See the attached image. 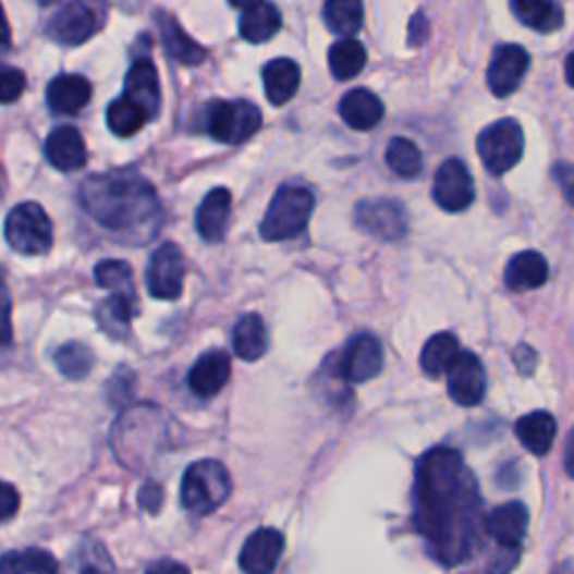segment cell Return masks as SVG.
I'll return each instance as SVG.
<instances>
[{
	"mask_svg": "<svg viewBox=\"0 0 574 574\" xmlns=\"http://www.w3.org/2000/svg\"><path fill=\"white\" fill-rule=\"evenodd\" d=\"M483 501L474 474L453 449H431L417 465L415 525L444 565L469 559L483 527Z\"/></svg>",
	"mask_w": 574,
	"mask_h": 574,
	"instance_id": "1",
	"label": "cell"
},
{
	"mask_svg": "<svg viewBox=\"0 0 574 574\" xmlns=\"http://www.w3.org/2000/svg\"><path fill=\"white\" fill-rule=\"evenodd\" d=\"M82 207L106 232L142 245L156 236L162 205L158 191L133 171L90 175L80 188Z\"/></svg>",
	"mask_w": 574,
	"mask_h": 574,
	"instance_id": "2",
	"label": "cell"
},
{
	"mask_svg": "<svg viewBox=\"0 0 574 574\" xmlns=\"http://www.w3.org/2000/svg\"><path fill=\"white\" fill-rule=\"evenodd\" d=\"M122 419L129 427L135 429V431H131L118 423H114V429H112V447H114V453L120 455V461L124 465H131V467L139 465L142 440H144V455L148 461V455L160 451V447L169 438V431L164 427V423H169V415H167V411H162L158 406L137 404V406L124 411Z\"/></svg>",
	"mask_w": 574,
	"mask_h": 574,
	"instance_id": "3",
	"label": "cell"
},
{
	"mask_svg": "<svg viewBox=\"0 0 574 574\" xmlns=\"http://www.w3.org/2000/svg\"><path fill=\"white\" fill-rule=\"evenodd\" d=\"M315 211V196L303 184H283L274 194L260 222V236L267 243H283L305 232Z\"/></svg>",
	"mask_w": 574,
	"mask_h": 574,
	"instance_id": "4",
	"label": "cell"
},
{
	"mask_svg": "<svg viewBox=\"0 0 574 574\" xmlns=\"http://www.w3.org/2000/svg\"><path fill=\"white\" fill-rule=\"evenodd\" d=\"M232 493V476L218 461H198L184 472L180 501L186 512L207 516L222 508Z\"/></svg>",
	"mask_w": 574,
	"mask_h": 574,
	"instance_id": "5",
	"label": "cell"
},
{
	"mask_svg": "<svg viewBox=\"0 0 574 574\" xmlns=\"http://www.w3.org/2000/svg\"><path fill=\"white\" fill-rule=\"evenodd\" d=\"M262 124L260 110L245 99L236 101H211L203 110L200 131L220 144L239 146L258 133Z\"/></svg>",
	"mask_w": 574,
	"mask_h": 574,
	"instance_id": "6",
	"label": "cell"
},
{
	"mask_svg": "<svg viewBox=\"0 0 574 574\" xmlns=\"http://www.w3.org/2000/svg\"><path fill=\"white\" fill-rule=\"evenodd\" d=\"M478 156L491 175H503L514 169L525 150V135L516 120L505 118L489 124L476 142Z\"/></svg>",
	"mask_w": 574,
	"mask_h": 574,
	"instance_id": "7",
	"label": "cell"
},
{
	"mask_svg": "<svg viewBox=\"0 0 574 574\" xmlns=\"http://www.w3.org/2000/svg\"><path fill=\"white\" fill-rule=\"evenodd\" d=\"M52 220L36 203L14 207L5 222V239L14 252L25 256H41L52 247Z\"/></svg>",
	"mask_w": 574,
	"mask_h": 574,
	"instance_id": "8",
	"label": "cell"
},
{
	"mask_svg": "<svg viewBox=\"0 0 574 574\" xmlns=\"http://www.w3.org/2000/svg\"><path fill=\"white\" fill-rule=\"evenodd\" d=\"M355 224L368 236L395 243L408 234V211L395 198L362 200L355 207Z\"/></svg>",
	"mask_w": 574,
	"mask_h": 574,
	"instance_id": "9",
	"label": "cell"
},
{
	"mask_svg": "<svg viewBox=\"0 0 574 574\" xmlns=\"http://www.w3.org/2000/svg\"><path fill=\"white\" fill-rule=\"evenodd\" d=\"M103 25L99 8L88 3H65L48 21V36L61 46H82Z\"/></svg>",
	"mask_w": 574,
	"mask_h": 574,
	"instance_id": "10",
	"label": "cell"
},
{
	"mask_svg": "<svg viewBox=\"0 0 574 574\" xmlns=\"http://www.w3.org/2000/svg\"><path fill=\"white\" fill-rule=\"evenodd\" d=\"M184 254L182 247L175 243H162L150 256L148 270H146V288L150 296L162 301H175L184 288Z\"/></svg>",
	"mask_w": 574,
	"mask_h": 574,
	"instance_id": "11",
	"label": "cell"
},
{
	"mask_svg": "<svg viewBox=\"0 0 574 574\" xmlns=\"http://www.w3.org/2000/svg\"><path fill=\"white\" fill-rule=\"evenodd\" d=\"M476 186L463 160L451 158L442 162L433 180V200L449 213H461L474 205Z\"/></svg>",
	"mask_w": 574,
	"mask_h": 574,
	"instance_id": "12",
	"label": "cell"
},
{
	"mask_svg": "<svg viewBox=\"0 0 574 574\" xmlns=\"http://www.w3.org/2000/svg\"><path fill=\"white\" fill-rule=\"evenodd\" d=\"M381 368H384V349L370 332L353 337L339 359L341 377L353 381V384H364V381L377 377Z\"/></svg>",
	"mask_w": 574,
	"mask_h": 574,
	"instance_id": "13",
	"label": "cell"
},
{
	"mask_svg": "<svg viewBox=\"0 0 574 574\" xmlns=\"http://www.w3.org/2000/svg\"><path fill=\"white\" fill-rule=\"evenodd\" d=\"M447 375V391L461 406H478L487 391V377L480 359L474 353H463L453 359Z\"/></svg>",
	"mask_w": 574,
	"mask_h": 574,
	"instance_id": "14",
	"label": "cell"
},
{
	"mask_svg": "<svg viewBox=\"0 0 574 574\" xmlns=\"http://www.w3.org/2000/svg\"><path fill=\"white\" fill-rule=\"evenodd\" d=\"M529 70V54L514 44L499 46L491 54L487 70V86L496 97L512 95Z\"/></svg>",
	"mask_w": 574,
	"mask_h": 574,
	"instance_id": "15",
	"label": "cell"
},
{
	"mask_svg": "<svg viewBox=\"0 0 574 574\" xmlns=\"http://www.w3.org/2000/svg\"><path fill=\"white\" fill-rule=\"evenodd\" d=\"M285 537L279 529H256L241 550V567L245 574H272L283 557Z\"/></svg>",
	"mask_w": 574,
	"mask_h": 574,
	"instance_id": "16",
	"label": "cell"
},
{
	"mask_svg": "<svg viewBox=\"0 0 574 574\" xmlns=\"http://www.w3.org/2000/svg\"><path fill=\"white\" fill-rule=\"evenodd\" d=\"M124 97L135 101L139 108L146 110L150 120L158 118L160 106H162V93H160V76L158 68L148 57H139L124 82Z\"/></svg>",
	"mask_w": 574,
	"mask_h": 574,
	"instance_id": "17",
	"label": "cell"
},
{
	"mask_svg": "<svg viewBox=\"0 0 574 574\" xmlns=\"http://www.w3.org/2000/svg\"><path fill=\"white\" fill-rule=\"evenodd\" d=\"M232 203L234 200L232 194H229V188L218 186L209 191L196 213V229L205 243L224 241L229 232V222H232Z\"/></svg>",
	"mask_w": 574,
	"mask_h": 574,
	"instance_id": "18",
	"label": "cell"
},
{
	"mask_svg": "<svg viewBox=\"0 0 574 574\" xmlns=\"http://www.w3.org/2000/svg\"><path fill=\"white\" fill-rule=\"evenodd\" d=\"M229 375H232L229 355L224 351H209L188 370V389L194 395L209 400L227 387Z\"/></svg>",
	"mask_w": 574,
	"mask_h": 574,
	"instance_id": "19",
	"label": "cell"
},
{
	"mask_svg": "<svg viewBox=\"0 0 574 574\" xmlns=\"http://www.w3.org/2000/svg\"><path fill=\"white\" fill-rule=\"evenodd\" d=\"M527 523H529V514L527 508L518 501L505 503L501 508H496L487 518H485V527L489 537L508 548L514 550L523 544L525 539V532H527Z\"/></svg>",
	"mask_w": 574,
	"mask_h": 574,
	"instance_id": "20",
	"label": "cell"
},
{
	"mask_svg": "<svg viewBox=\"0 0 574 574\" xmlns=\"http://www.w3.org/2000/svg\"><path fill=\"white\" fill-rule=\"evenodd\" d=\"M46 156L59 171H76L88 160V150L82 133L74 126H59L46 139Z\"/></svg>",
	"mask_w": 574,
	"mask_h": 574,
	"instance_id": "21",
	"label": "cell"
},
{
	"mask_svg": "<svg viewBox=\"0 0 574 574\" xmlns=\"http://www.w3.org/2000/svg\"><path fill=\"white\" fill-rule=\"evenodd\" d=\"M339 114L353 131H373L384 120V103L368 88H353L339 101Z\"/></svg>",
	"mask_w": 574,
	"mask_h": 574,
	"instance_id": "22",
	"label": "cell"
},
{
	"mask_svg": "<svg viewBox=\"0 0 574 574\" xmlns=\"http://www.w3.org/2000/svg\"><path fill=\"white\" fill-rule=\"evenodd\" d=\"M232 8L243 10L239 29L247 44L270 41L283 25L279 8L272 3H232Z\"/></svg>",
	"mask_w": 574,
	"mask_h": 574,
	"instance_id": "23",
	"label": "cell"
},
{
	"mask_svg": "<svg viewBox=\"0 0 574 574\" xmlns=\"http://www.w3.org/2000/svg\"><path fill=\"white\" fill-rule=\"evenodd\" d=\"M93 99V86L82 74H59L48 86V106L57 114L82 112Z\"/></svg>",
	"mask_w": 574,
	"mask_h": 574,
	"instance_id": "24",
	"label": "cell"
},
{
	"mask_svg": "<svg viewBox=\"0 0 574 574\" xmlns=\"http://www.w3.org/2000/svg\"><path fill=\"white\" fill-rule=\"evenodd\" d=\"M548 277H550V267L546 256L532 249L516 254L505 270V283L512 292L537 290L546 285Z\"/></svg>",
	"mask_w": 574,
	"mask_h": 574,
	"instance_id": "25",
	"label": "cell"
},
{
	"mask_svg": "<svg viewBox=\"0 0 574 574\" xmlns=\"http://www.w3.org/2000/svg\"><path fill=\"white\" fill-rule=\"evenodd\" d=\"M156 23H158L160 34H162L164 50L175 61H180L184 65H198L205 61V54H207L205 48L198 46L169 12H156Z\"/></svg>",
	"mask_w": 574,
	"mask_h": 574,
	"instance_id": "26",
	"label": "cell"
},
{
	"mask_svg": "<svg viewBox=\"0 0 574 574\" xmlns=\"http://www.w3.org/2000/svg\"><path fill=\"white\" fill-rule=\"evenodd\" d=\"M265 95L274 106L288 103L301 86V68L292 59H274L262 68Z\"/></svg>",
	"mask_w": 574,
	"mask_h": 574,
	"instance_id": "27",
	"label": "cell"
},
{
	"mask_svg": "<svg viewBox=\"0 0 574 574\" xmlns=\"http://www.w3.org/2000/svg\"><path fill=\"white\" fill-rule=\"evenodd\" d=\"M516 438L529 453L546 455L557 438V419L548 411H534L516 423Z\"/></svg>",
	"mask_w": 574,
	"mask_h": 574,
	"instance_id": "28",
	"label": "cell"
},
{
	"mask_svg": "<svg viewBox=\"0 0 574 574\" xmlns=\"http://www.w3.org/2000/svg\"><path fill=\"white\" fill-rule=\"evenodd\" d=\"M137 315V296L112 294L97 310V321L101 330L114 339H124L131 334V321Z\"/></svg>",
	"mask_w": 574,
	"mask_h": 574,
	"instance_id": "29",
	"label": "cell"
},
{
	"mask_svg": "<svg viewBox=\"0 0 574 574\" xmlns=\"http://www.w3.org/2000/svg\"><path fill=\"white\" fill-rule=\"evenodd\" d=\"M234 353L243 362H258L267 353V328L260 315L249 313L239 319L234 334Z\"/></svg>",
	"mask_w": 574,
	"mask_h": 574,
	"instance_id": "30",
	"label": "cell"
},
{
	"mask_svg": "<svg viewBox=\"0 0 574 574\" xmlns=\"http://www.w3.org/2000/svg\"><path fill=\"white\" fill-rule=\"evenodd\" d=\"M510 8L523 25L544 34L557 32L563 25V8L550 0H514Z\"/></svg>",
	"mask_w": 574,
	"mask_h": 574,
	"instance_id": "31",
	"label": "cell"
},
{
	"mask_svg": "<svg viewBox=\"0 0 574 574\" xmlns=\"http://www.w3.org/2000/svg\"><path fill=\"white\" fill-rule=\"evenodd\" d=\"M366 48L357 38H341L328 52V65L337 82H349L366 68Z\"/></svg>",
	"mask_w": 574,
	"mask_h": 574,
	"instance_id": "32",
	"label": "cell"
},
{
	"mask_svg": "<svg viewBox=\"0 0 574 574\" xmlns=\"http://www.w3.org/2000/svg\"><path fill=\"white\" fill-rule=\"evenodd\" d=\"M0 574H59V563L48 550L25 548L0 557Z\"/></svg>",
	"mask_w": 574,
	"mask_h": 574,
	"instance_id": "33",
	"label": "cell"
},
{
	"mask_svg": "<svg viewBox=\"0 0 574 574\" xmlns=\"http://www.w3.org/2000/svg\"><path fill=\"white\" fill-rule=\"evenodd\" d=\"M461 355V343H457L455 334L451 332H438L433 334L423 349V357H419V366L429 377H440L449 370L453 359Z\"/></svg>",
	"mask_w": 574,
	"mask_h": 574,
	"instance_id": "34",
	"label": "cell"
},
{
	"mask_svg": "<svg viewBox=\"0 0 574 574\" xmlns=\"http://www.w3.org/2000/svg\"><path fill=\"white\" fill-rule=\"evenodd\" d=\"M148 122L150 118L146 114V110L124 95L114 99L106 110V124L118 137H133Z\"/></svg>",
	"mask_w": 574,
	"mask_h": 574,
	"instance_id": "35",
	"label": "cell"
},
{
	"mask_svg": "<svg viewBox=\"0 0 574 574\" xmlns=\"http://www.w3.org/2000/svg\"><path fill=\"white\" fill-rule=\"evenodd\" d=\"M323 21L330 32L353 38L364 25V5L359 0H330L323 5Z\"/></svg>",
	"mask_w": 574,
	"mask_h": 574,
	"instance_id": "36",
	"label": "cell"
},
{
	"mask_svg": "<svg viewBox=\"0 0 574 574\" xmlns=\"http://www.w3.org/2000/svg\"><path fill=\"white\" fill-rule=\"evenodd\" d=\"M387 164L400 178H415L423 171V152L411 139L395 137L387 148Z\"/></svg>",
	"mask_w": 574,
	"mask_h": 574,
	"instance_id": "37",
	"label": "cell"
},
{
	"mask_svg": "<svg viewBox=\"0 0 574 574\" xmlns=\"http://www.w3.org/2000/svg\"><path fill=\"white\" fill-rule=\"evenodd\" d=\"M95 281L106 288L112 290V294H126V296H137L135 294V285H133V270L131 265L124 260H101L95 267Z\"/></svg>",
	"mask_w": 574,
	"mask_h": 574,
	"instance_id": "38",
	"label": "cell"
},
{
	"mask_svg": "<svg viewBox=\"0 0 574 574\" xmlns=\"http://www.w3.org/2000/svg\"><path fill=\"white\" fill-rule=\"evenodd\" d=\"M54 364L68 379H84L93 370L95 357L93 351L84 346V343L72 341L54 353Z\"/></svg>",
	"mask_w": 574,
	"mask_h": 574,
	"instance_id": "39",
	"label": "cell"
},
{
	"mask_svg": "<svg viewBox=\"0 0 574 574\" xmlns=\"http://www.w3.org/2000/svg\"><path fill=\"white\" fill-rule=\"evenodd\" d=\"M25 74L14 65H0V103H14L25 93Z\"/></svg>",
	"mask_w": 574,
	"mask_h": 574,
	"instance_id": "40",
	"label": "cell"
},
{
	"mask_svg": "<svg viewBox=\"0 0 574 574\" xmlns=\"http://www.w3.org/2000/svg\"><path fill=\"white\" fill-rule=\"evenodd\" d=\"M12 343V296L0 279V346H10Z\"/></svg>",
	"mask_w": 574,
	"mask_h": 574,
	"instance_id": "41",
	"label": "cell"
},
{
	"mask_svg": "<svg viewBox=\"0 0 574 574\" xmlns=\"http://www.w3.org/2000/svg\"><path fill=\"white\" fill-rule=\"evenodd\" d=\"M21 499L14 485L0 480V521H8L19 512Z\"/></svg>",
	"mask_w": 574,
	"mask_h": 574,
	"instance_id": "42",
	"label": "cell"
},
{
	"mask_svg": "<svg viewBox=\"0 0 574 574\" xmlns=\"http://www.w3.org/2000/svg\"><path fill=\"white\" fill-rule=\"evenodd\" d=\"M162 499H164L162 487H160L158 483H152V480H150V483H146V485L142 487V491H139V503H142V508H144V510H148L150 514L160 510V503H162Z\"/></svg>",
	"mask_w": 574,
	"mask_h": 574,
	"instance_id": "43",
	"label": "cell"
},
{
	"mask_svg": "<svg viewBox=\"0 0 574 574\" xmlns=\"http://www.w3.org/2000/svg\"><path fill=\"white\" fill-rule=\"evenodd\" d=\"M514 364L523 375H532L539 364V355L532 346H527V343H521V346H516L514 351Z\"/></svg>",
	"mask_w": 574,
	"mask_h": 574,
	"instance_id": "44",
	"label": "cell"
},
{
	"mask_svg": "<svg viewBox=\"0 0 574 574\" xmlns=\"http://www.w3.org/2000/svg\"><path fill=\"white\" fill-rule=\"evenodd\" d=\"M427 34H429V23H427L423 12H417L408 25V36H411L408 44L411 46H423L427 41Z\"/></svg>",
	"mask_w": 574,
	"mask_h": 574,
	"instance_id": "45",
	"label": "cell"
},
{
	"mask_svg": "<svg viewBox=\"0 0 574 574\" xmlns=\"http://www.w3.org/2000/svg\"><path fill=\"white\" fill-rule=\"evenodd\" d=\"M146 574H191L182 563H175V561H162V563H156L152 565Z\"/></svg>",
	"mask_w": 574,
	"mask_h": 574,
	"instance_id": "46",
	"label": "cell"
},
{
	"mask_svg": "<svg viewBox=\"0 0 574 574\" xmlns=\"http://www.w3.org/2000/svg\"><path fill=\"white\" fill-rule=\"evenodd\" d=\"M10 46H12V32H10L5 12L3 8H0V52H5Z\"/></svg>",
	"mask_w": 574,
	"mask_h": 574,
	"instance_id": "47",
	"label": "cell"
}]
</instances>
